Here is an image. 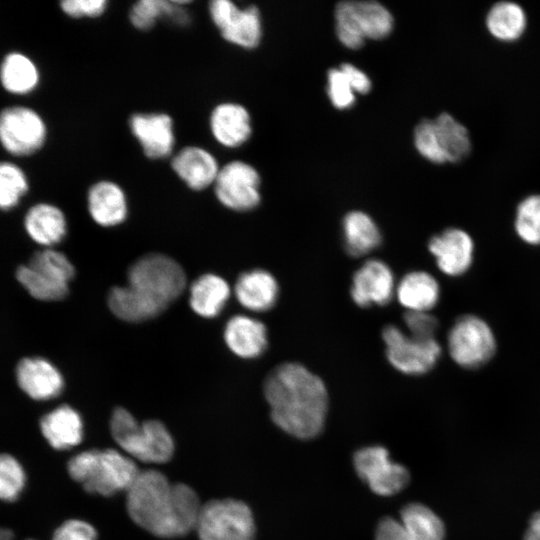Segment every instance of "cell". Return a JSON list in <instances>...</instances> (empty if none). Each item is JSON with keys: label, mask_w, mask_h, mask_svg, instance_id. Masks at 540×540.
<instances>
[{"label": "cell", "mask_w": 540, "mask_h": 540, "mask_svg": "<svg viewBox=\"0 0 540 540\" xmlns=\"http://www.w3.org/2000/svg\"><path fill=\"white\" fill-rule=\"evenodd\" d=\"M496 347L491 327L476 315L460 316L448 332L449 355L465 369H478L487 364L496 353Z\"/></svg>", "instance_id": "obj_9"}, {"label": "cell", "mask_w": 540, "mask_h": 540, "mask_svg": "<svg viewBox=\"0 0 540 540\" xmlns=\"http://www.w3.org/2000/svg\"><path fill=\"white\" fill-rule=\"evenodd\" d=\"M347 77L354 92L366 94L371 89L369 77L360 69L350 63H344L339 67Z\"/></svg>", "instance_id": "obj_43"}, {"label": "cell", "mask_w": 540, "mask_h": 540, "mask_svg": "<svg viewBox=\"0 0 540 540\" xmlns=\"http://www.w3.org/2000/svg\"><path fill=\"white\" fill-rule=\"evenodd\" d=\"M428 249L440 271L448 276L464 274L473 261V239L460 228H448L433 236Z\"/></svg>", "instance_id": "obj_21"}, {"label": "cell", "mask_w": 540, "mask_h": 540, "mask_svg": "<svg viewBox=\"0 0 540 540\" xmlns=\"http://www.w3.org/2000/svg\"><path fill=\"white\" fill-rule=\"evenodd\" d=\"M209 17L220 36L231 45L256 48L262 38V21L258 7H240L230 0H212L208 4Z\"/></svg>", "instance_id": "obj_12"}, {"label": "cell", "mask_w": 540, "mask_h": 540, "mask_svg": "<svg viewBox=\"0 0 540 540\" xmlns=\"http://www.w3.org/2000/svg\"><path fill=\"white\" fill-rule=\"evenodd\" d=\"M389 10L375 1H344L335 9V29L347 48L358 49L366 39L387 37L393 28Z\"/></svg>", "instance_id": "obj_7"}, {"label": "cell", "mask_w": 540, "mask_h": 540, "mask_svg": "<svg viewBox=\"0 0 540 540\" xmlns=\"http://www.w3.org/2000/svg\"><path fill=\"white\" fill-rule=\"evenodd\" d=\"M170 167L188 189L200 192L213 187L221 165L207 148L187 145L174 152Z\"/></svg>", "instance_id": "obj_17"}, {"label": "cell", "mask_w": 540, "mask_h": 540, "mask_svg": "<svg viewBox=\"0 0 540 540\" xmlns=\"http://www.w3.org/2000/svg\"><path fill=\"white\" fill-rule=\"evenodd\" d=\"M189 3L184 0H139L130 7L128 18L136 30L143 32L151 30L164 19L174 24H187L186 6Z\"/></svg>", "instance_id": "obj_29"}, {"label": "cell", "mask_w": 540, "mask_h": 540, "mask_svg": "<svg viewBox=\"0 0 540 540\" xmlns=\"http://www.w3.org/2000/svg\"><path fill=\"white\" fill-rule=\"evenodd\" d=\"M353 464L358 476L379 496L397 494L410 480L406 467L392 461L388 450L380 445L357 450Z\"/></svg>", "instance_id": "obj_14"}, {"label": "cell", "mask_w": 540, "mask_h": 540, "mask_svg": "<svg viewBox=\"0 0 540 540\" xmlns=\"http://www.w3.org/2000/svg\"><path fill=\"white\" fill-rule=\"evenodd\" d=\"M263 392L276 426L299 439H311L323 429L328 392L319 376L296 362L282 363L267 375Z\"/></svg>", "instance_id": "obj_1"}, {"label": "cell", "mask_w": 540, "mask_h": 540, "mask_svg": "<svg viewBox=\"0 0 540 540\" xmlns=\"http://www.w3.org/2000/svg\"><path fill=\"white\" fill-rule=\"evenodd\" d=\"M414 143L419 154L435 164H444L435 141L432 119L422 120L415 128Z\"/></svg>", "instance_id": "obj_39"}, {"label": "cell", "mask_w": 540, "mask_h": 540, "mask_svg": "<svg viewBox=\"0 0 540 540\" xmlns=\"http://www.w3.org/2000/svg\"><path fill=\"white\" fill-rule=\"evenodd\" d=\"M40 74L36 64L20 52L7 54L0 65V82L11 94L25 95L36 89Z\"/></svg>", "instance_id": "obj_34"}, {"label": "cell", "mask_w": 540, "mask_h": 540, "mask_svg": "<svg viewBox=\"0 0 540 540\" xmlns=\"http://www.w3.org/2000/svg\"><path fill=\"white\" fill-rule=\"evenodd\" d=\"M382 339L390 364L408 375H422L430 371L442 352L436 338H417L392 324L383 328Z\"/></svg>", "instance_id": "obj_10"}, {"label": "cell", "mask_w": 540, "mask_h": 540, "mask_svg": "<svg viewBox=\"0 0 540 540\" xmlns=\"http://www.w3.org/2000/svg\"><path fill=\"white\" fill-rule=\"evenodd\" d=\"M129 130L144 156L150 160L171 158L176 133L173 118L165 112H136L128 119Z\"/></svg>", "instance_id": "obj_16"}, {"label": "cell", "mask_w": 540, "mask_h": 540, "mask_svg": "<svg viewBox=\"0 0 540 540\" xmlns=\"http://www.w3.org/2000/svg\"><path fill=\"white\" fill-rule=\"evenodd\" d=\"M52 540H97V531L84 520L70 519L56 529Z\"/></svg>", "instance_id": "obj_42"}, {"label": "cell", "mask_w": 540, "mask_h": 540, "mask_svg": "<svg viewBox=\"0 0 540 540\" xmlns=\"http://www.w3.org/2000/svg\"><path fill=\"white\" fill-rule=\"evenodd\" d=\"M231 293L229 283L222 276L204 273L189 287V305L199 317L212 319L223 311Z\"/></svg>", "instance_id": "obj_26"}, {"label": "cell", "mask_w": 540, "mask_h": 540, "mask_svg": "<svg viewBox=\"0 0 540 540\" xmlns=\"http://www.w3.org/2000/svg\"><path fill=\"white\" fill-rule=\"evenodd\" d=\"M110 430L118 446L132 459L161 464L173 456V438L158 420H147L140 424L127 409L117 407L111 415Z\"/></svg>", "instance_id": "obj_4"}, {"label": "cell", "mask_w": 540, "mask_h": 540, "mask_svg": "<svg viewBox=\"0 0 540 540\" xmlns=\"http://www.w3.org/2000/svg\"><path fill=\"white\" fill-rule=\"evenodd\" d=\"M70 477L91 494L112 496L127 491L139 474L134 459L115 449H90L73 456Z\"/></svg>", "instance_id": "obj_3"}, {"label": "cell", "mask_w": 540, "mask_h": 540, "mask_svg": "<svg viewBox=\"0 0 540 540\" xmlns=\"http://www.w3.org/2000/svg\"><path fill=\"white\" fill-rule=\"evenodd\" d=\"M14 536L11 530L0 528V540H13Z\"/></svg>", "instance_id": "obj_45"}, {"label": "cell", "mask_w": 540, "mask_h": 540, "mask_svg": "<svg viewBox=\"0 0 540 540\" xmlns=\"http://www.w3.org/2000/svg\"><path fill=\"white\" fill-rule=\"evenodd\" d=\"M233 291L244 309L250 312H265L275 305L279 286L270 272L252 269L238 276Z\"/></svg>", "instance_id": "obj_24"}, {"label": "cell", "mask_w": 540, "mask_h": 540, "mask_svg": "<svg viewBox=\"0 0 540 540\" xmlns=\"http://www.w3.org/2000/svg\"><path fill=\"white\" fill-rule=\"evenodd\" d=\"M64 14L74 19H95L103 16L108 8L107 0H64L60 2Z\"/></svg>", "instance_id": "obj_40"}, {"label": "cell", "mask_w": 540, "mask_h": 540, "mask_svg": "<svg viewBox=\"0 0 540 540\" xmlns=\"http://www.w3.org/2000/svg\"><path fill=\"white\" fill-rule=\"evenodd\" d=\"M395 292L406 311L429 312L437 305L440 297L437 280L425 271L405 274L397 284Z\"/></svg>", "instance_id": "obj_30"}, {"label": "cell", "mask_w": 540, "mask_h": 540, "mask_svg": "<svg viewBox=\"0 0 540 540\" xmlns=\"http://www.w3.org/2000/svg\"><path fill=\"white\" fill-rule=\"evenodd\" d=\"M47 138V126L35 110L10 106L0 111V143L14 156H28L40 150Z\"/></svg>", "instance_id": "obj_13"}, {"label": "cell", "mask_w": 540, "mask_h": 540, "mask_svg": "<svg viewBox=\"0 0 540 540\" xmlns=\"http://www.w3.org/2000/svg\"><path fill=\"white\" fill-rule=\"evenodd\" d=\"M24 227L28 236L46 248L60 243L67 234L64 212L50 203L33 205L25 215Z\"/></svg>", "instance_id": "obj_28"}, {"label": "cell", "mask_w": 540, "mask_h": 540, "mask_svg": "<svg viewBox=\"0 0 540 540\" xmlns=\"http://www.w3.org/2000/svg\"><path fill=\"white\" fill-rule=\"evenodd\" d=\"M524 540H538L534 535H532L529 531H526Z\"/></svg>", "instance_id": "obj_46"}, {"label": "cell", "mask_w": 540, "mask_h": 540, "mask_svg": "<svg viewBox=\"0 0 540 540\" xmlns=\"http://www.w3.org/2000/svg\"><path fill=\"white\" fill-rule=\"evenodd\" d=\"M432 121L436 145L444 163H457L466 159L472 148L466 126L446 112Z\"/></svg>", "instance_id": "obj_31"}, {"label": "cell", "mask_w": 540, "mask_h": 540, "mask_svg": "<svg viewBox=\"0 0 540 540\" xmlns=\"http://www.w3.org/2000/svg\"><path fill=\"white\" fill-rule=\"evenodd\" d=\"M40 430L51 447L67 450L82 441L84 426L77 410L60 405L41 418Z\"/></svg>", "instance_id": "obj_25"}, {"label": "cell", "mask_w": 540, "mask_h": 540, "mask_svg": "<svg viewBox=\"0 0 540 540\" xmlns=\"http://www.w3.org/2000/svg\"><path fill=\"white\" fill-rule=\"evenodd\" d=\"M126 494L130 518L154 536L181 537L196 527L202 507L198 495L186 484L170 483L158 470L140 471Z\"/></svg>", "instance_id": "obj_2"}, {"label": "cell", "mask_w": 540, "mask_h": 540, "mask_svg": "<svg viewBox=\"0 0 540 540\" xmlns=\"http://www.w3.org/2000/svg\"><path fill=\"white\" fill-rule=\"evenodd\" d=\"M28 189L29 183L21 167L12 162H0L1 210H9L17 206Z\"/></svg>", "instance_id": "obj_36"}, {"label": "cell", "mask_w": 540, "mask_h": 540, "mask_svg": "<svg viewBox=\"0 0 540 540\" xmlns=\"http://www.w3.org/2000/svg\"><path fill=\"white\" fill-rule=\"evenodd\" d=\"M403 320L409 335L422 339L435 338L438 320L431 313L406 311L403 315Z\"/></svg>", "instance_id": "obj_41"}, {"label": "cell", "mask_w": 540, "mask_h": 540, "mask_svg": "<svg viewBox=\"0 0 540 540\" xmlns=\"http://www.w3.org/2000/svg\"><path fill=\"white\" fill-rule=\"evenodd\" d=\"M127 285L166 308L184 292L186 274L180 263L162 253H148L127 270Z\"/></svg>", "instance_id": "obj_5"}, {"label": "cell", "mask_w": 540, "mask_h": 540, "mask_svg": "<svg viewBox=\"0 0 540 540\" xmlns=\"http://www.w3.org/2000/svg\"><path fill=\"white\" fill-rule=\"evenodd\" d=\"M485 25L495 39L513 42L524 34L527 27V16L519 4L512 1H500L488 10Z\"/></svg>", "instance_id": "obj_33"}, {"label": "cell", "mask_w": 540, "mask_h": 540, "mask_svg": "<svg viewBox=\"0 0 540 540\" xmlns=\"http://www.w3.org/2000/svg\"><path fill=\"white\" fill-rule=\"evenodd\" d=\"M261 177L251 164L232 160L221 166L213 185L217 201L235 212L255 209L261 201Z\"/></svg>", "instance_id": "obj_11"}, {"label": "cell", "mask_w": 540, "mask_h": 540, "mask_svg": "<svg viewBox=\"0 0 540 540\" xmlns=\"http://www.w3.org/2000/svg\"><path fill=\"white\" fill-rule=\"evenodd\" d=\"M327 91L332 104L338 109H347L355 102L354 90L340 68L329 70Z\"/></svg>", "instance_id": "obj_38"}, {"label": "cell", "mask_w": 540, "mask_h": 540, "mask_svg": "<svg viewBox=\"0 0 540 540\" xmlns=\"http://www.w3.org/2000/svg\"><path fill=\"white\" fill-rule=\"evenodd\" d=\"M514 227L522 241L540 245V194L529 195L519 202Z\"/></svg>", "instance_id": "obj_35"}, {"label": "cell", "mask_w": 540, "mask_h": 540, "mask_svg": "<svg viewBox=\"0 0 540 540\" xmlns=\"http://www.w3.org/2000/svg\"><path fill=\"white\" fill-rule=\"evenodd\" d=\"M16 380L30 398L46 401L56 398L64 388L60 370L43 357H25L16 366Z\"/></svg>", "instance_id": "obj_22"}, {"label": "cell", "mask_w": 540, "mask_h": 540, "mask_svg": "<svg viewBox=\"0 0 540 540\" xmlns=\"http://www.w3.org/2000/svg\"><path fill=\"white\" fill-rule=\"evenodd\" d=\"M343 237L347 253L353 257L369 254L381 243V233L373 219L364 212H349L343 219Z\"/></svg>", "instance_id": "obj_32"}, {"label": "cell", "mask_w": 540, "mask_h": 540, "mask_svg": "<svg viewBox=\"0 0 540 540\" xmlns=\"http://www.w3.org/2000/svg\"><path fill=\"white\" fill-rule=\"evenodd\" d=\"M394 276L381 260L370 259L355 271L350 289L351 298L360 307L388 304L395 292Z\"/></svg>", "instance_id": "obj_18"}, {"label": "cell", "mask_w": 540, "mask_h": 540, "mask_svg": "<svg viewBox=\"0 0 540 540\" xmlns=\"http://www.w3.org/2000/svg\"><path fill=\"white\" fill-rule=\"evenodd\" d=\"M208 127L214 141L227 149L244 145L252 135L249 111L231 101L219 102L211 109Z\"/></svg>", "instance_id": "obj_19"}, {"label": "cell", "mask_w": 540, "mask_h": 540, "mask_svg": "<svg viewBox=\"0 0 540 540\" xmlns=\"http://www.w3.org/2000/svg\"><path fill=\"white\" fill-rule=\"evenodd\" d=\"M195 530L199 540H254L256 534L249 506L230 498L203 504Z\"/></svg>", "instance_id": "obj_8"}, {"label": "cell", "mask_w": 540, "mask_h": 540, "mask_svg": "<svg viewBox=\"0 0 540 540\" xmlns=\"http://www.w3.org/2000/svg\"><path fill=\"white\" fill-rule=\"evenodd\" d=\"M87 211L93 222L104 228L116 227L128 217V198L123 187L109 179L90 185L86 195Z\"/></svg>", "instance_id": "obj_20"}, {"label": "cell", "mask_w": 540, "mask_h": 540, "mask_svg": "<svg viewBox=\"0 0 540 540\" xmlns=\"http://www.w3.org/2000/svg\"><path fill=\"white\" fill-rule=\"evenodd\" d=\"M442 520L427 506L409 503L399 518H383L375 532V540H444Z\"/></svg>", "instance_id": "obj_15"}, {"label": "cell", "mask_w": 540, "mask_h": 540, "mask_svg": "<svg viewBox=\"0 0 540 540\" xmlns=\"http://www.w3.org/2000/svg\"><path fill=\"white\" fill-rule=\"evenodd\" d=\"M107 304L115 317L128 323L153 319L167 309L127 284L113 286L108 292Z\"/></svg>", "instance_id": "obj_27"}, {"label": "cell", "mask_w": 540, "mask_h": 540, "mask_svg": "<svg viewBox=\"0 0 540 540\" xmlns=\"http://www.w3.org/2000/svg\"><path fill=\"white\" fill-rule=\"evenodd\" d=\"M223 339L229 351L242 359L259 357L268 346L266 326L246 314H237L227 320Z\"/></svg>", "instance_id": "obj_23"}, {"label": "cell", "mask_w": 540, "mask_h": 540, "mask_svg": "<svg viewBox=\"0 0 540 540\" xmlns=\"http://www.w3.org/2000/svg\"><path fill=\"white\" fill-rule=\"evenodd\" d=\"M532 535H534L538 540H540V511L536 512L529 523L528 530Z\"/></svg>", "instance_id": "obj_44"}, {"label": "cell", "mask_w": 540, "mask_h": 540, "mask_svg": "<svg viewBox=\"0 0 540 540\" xmlns=\"http://www.w3.org/2000/svg\"><path fill=\"white\" fill-rule=\"evenodd\" d=\"M25 483V471L19 461L12 455L0 454V500L15 501Z\"/></svg>", "instance_id": "obj_37"}, {"label": "cell", "mask_w": 540, "mask_h": 540, "mask_svg": "<svg viewBox=\"0 0 540 540\" xmlns=\"http://www.w3.org/2000/svg\"><path fill=\"white\" fill-rule=\"evenodd\" d=\"M75 268L69 258L53 248L36 252L28 264L16 270V279L25 290L40 301H60L69 292Z\"/></svg>", "instance_id": "obj_6"}]
</instances>
